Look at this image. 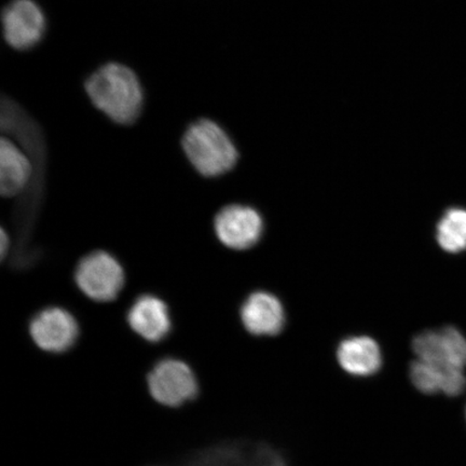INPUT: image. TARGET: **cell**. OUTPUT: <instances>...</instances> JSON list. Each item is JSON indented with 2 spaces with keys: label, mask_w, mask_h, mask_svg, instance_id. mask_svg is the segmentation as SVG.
<instances>
[{
  "label": "cell",
  "mask_w": 466,
  "mask_h": 466,
  "mask_svg": "<svg viewBox=\"0 0 466 466\" xmlns=\"http://www.w3.org/2000/svg\"><path fill=\"white\" fill-rule=\"evenodd\" d=\"M215 232L219 241L232 249H247L258 243L262 232V219L249 207H226L215 218Z\"/></svg>",
  "instance_id": "cell-8"
},
{
  "label": "cell",
  "mask_w": 466,
  "mask_h": 466,
  "mask_svg": "<svg viewBox=\"0 0 466 466\" xmlns=\"http://www.w3.org/2000/svg\"><path fill=\"white\" fill-rule=\"evenodd\" d=\"M241 319L250 334L273 336L283 329L285 316L281 302L276 296L258 291L244 302Z\"/></svg>",
  "instance_id": "cell-11"
},
{
  "label": "cell",
  "mask_w": 466,
  "mask_h": 466,
  "mask_svg": "<svg viewBox=\"0 0 466 466\" xmlns=\"http://www.w3.org/2000/svg\"><path fill=\"white\" fill-rule=\"evenodd\" d=\"M29 334L44 351L61 353L74 346L79 328L71 313L61 308H49L33 319Z\"/></svg>",
  "instance_id": "cell-7"
},
{
  "label": "cell",
  "mask_w": 466,
  "mask_h": 466,
  "mask_svg": "<svg viewBox=\"0 0 466 466\" xmlns=\"http://www.w3.org/2000/svg\"><path fill=\"white\" fill-rule=\"evenodd\" d=\"M151 399L167 408H180L199 398L201 384L194 370L183 360H160L146 376Z\"/></svg>",
  "instance_id": "cell-4"
},
{
  "label": "cell",
  "mask_w": 466,
  "mask_h": 466,
  "mask_svg": "<svg viewBox=\"0 0 466 466\" xmlns=\"http://www.w3.org/2000/svg\"><path fill=\"white\" fill-rule=\"evenodd\" d=\"M338 362L350 375L369 377L380 370V349L369 337H353L343 341L338 349Z\"/></svg>",
  "instance_id": "cell-13"
},
{
  "label": "cell",
  "mask_w": 466,
  "mask_h": 466,
  "mask_svg": "<svg viewBox=\"0 0 466 466\" xmlns=\"http://www.w3.org/2000/svg\"><path fill=\"white\" fill-rule=\"evenodd\" d=\"M84 91L91 106L112 124L132 127L142 118L146 91L141 77L121 62H107L86 76Z\"/></svg>",
  "instance_id": "cell-1"
},
{
  "label": "cell",
  "mask_w": 466,
  "mask_h": 466,
  "mask_svg": "<svg viewBox=\"0 0 466 466\" xmlns=\"http://www.w3.org/2000/svg\"><path fill=\"white\" fill-rule=\"evenodd\" d=\"M130 328L143 339L158 342L171 330V318L167 306L155 296L139 297L127 313Z\"/></svg>",
  "instance_id": "cell-10"
},
{
  "label": "cell",
  "mask_w": 466,
  "mask_h": 466,
  "mask_svg": "<svg viewBox=\"0 0 466 466\" xmlns=\"http://www.w3.org/2000/svg\"><path fill=\"white\" fill-rule=\"evenodd\" d=\"M436 238L446 252L460 253L466 249V209L453 208L442 215L437 225Z\"/></svg>",
  "instance_id": "cell-14"
},
{
  "label": "cell",
  "mask_w": 466,
  "mask_h": 466,
  "mask_svg": "<svg viewBox=\"0 0 466 466\" xmlns=\"http://www.w3.org/2000/svg\"><path fill=\"white\" fill-rule=\"evenodd\" d=\"M2 25L9 48L26 54L45 42L49 20L38 0H9L2 11Z\"/></svg>",
  "instance_id": "cell-3"
},
{
  "label": "cell",
  "mask_w": 466,
  "mask_h": 466,
  "mask_svg": "<svg viewBox=\"0 0 466 466\" xmlns=\"http://www.w3.org/2000/svg\"><path fill=\"white\" fill-rule=\"evenodd\" d=\"M410 375L413 386L424 394L457 396L466 388L464 370L442 369L418 359L411 363Z\"/></svg>",
  "instance_id": "cell-12"
},
{
  "label": "cell",
  "mask_w": 466,
  "mask_h": 466,
  "mask_svg": "<svg viewBox=\"0 0 466 466\" xmlns=\"http://www.w3.org/2000/svg\"><path fill=\"white\" fill-rule=\"evenodd\" d=\"M75 279L90 299L107 302L120 294L125 285V272L112 255L98 250L79 262Z\"/></svg>",
  "instance_id": "cell-5"
},
{
  "label": "cell",
  "mask_w": 466,
  "mask_h": 466,
  "mask_svg": "<svg viewBox=\"0 0 466 466\" xmlns=\"http://www.w3.org/2000/svg\"><path fill=\"white\" fill-rule=\"evenodd\" d=\"M179 145L189 165L206 178L230 172L238 159L237 146L225 127L208 116L185 127Z\"/></svg>",
  "instance_id": "cell-2"
},
{
  "label": "cell",
  "mask_w": 466,
  "mask_h": 466,
  "mask_svg": "<svg viewBox=\"0 0 466 466\" xmlns=\"http://www.w3.org/2000/svg\"><path fill=\"white\" fill-rule=\"evenodd\" d=\"M418 360L442 369L461 370L466 367V338L457 329L429 330L413 340Z\"/></svg>",
  "instance_id": "cell-6"
},
{
  "label": "cell",
  "mask_w": 466,
  "mask_h": 466,
  "mask_svg": "<svg viewBox=\"0 0 466 466\" xmlns=\"http://www.w3.org/2000/svg\"><path fill=\"white\" fill-rule=\"evenodd\" d=\"M34 165L25 146L9 136L0 139V191L5 198L20 195L31 183Z\"/></svg>",
  "instance_id": "cell-9"
},
{
  "label": "cell",
  "mask_w": 466,
  "mask_h": 466,
  "mask_svg": "<svg viewBox=\"0 0 466 466\" xmlns=\"http://www.w3.org/2000/svg\"><path fill=\"white\" fill-rule=\"evenodd\" d=\"M0 252H2V258H5V254L8 252L9 248V237L5 230H2V235H0Z\"/></svg>",
  "instance_id": "cell-15"
}]
</instances>
